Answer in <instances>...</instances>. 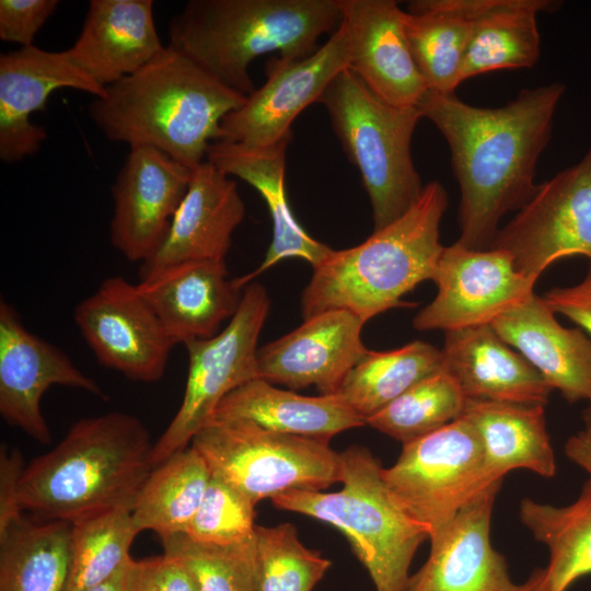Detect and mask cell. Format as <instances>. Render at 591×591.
<instances>
[{"instance_id":"cell-17","label":"cell","mask_w":591,"mask_h":591,"mask_svg":"<svg viewBox=\"0 0 591 591\" xmlns=\"http://www.w3.org/2000/svg\"><path fill=\"white\" fill-rule=\"evenodd\" d=\"M363 325L346 310L303 320L299 327L258 348V378L292 390L314 385L322 394H336L369 351L361 339Z\"/></svg>"},{"instance_id":"cell-3","label":"cell","mask_w":591,"mask_h":591,"mask_svg":"<svg viewBox=\"0 0 591 591\" xmlns=\"http://www.w3.org/2000/svg\"><path fill=\"white\" fill-rule=\"evenodd\" d=\"M153 445L134 415L111 412L81 418L56 447L24 467L21 510L73 524L109 510L132 509L154 468Z\"/></svg>"},{"instance_id":"cell-26","label":"cell","mask_w":591,"mask_h":591,"mask_svg":"<svg viewBox=\"0 0 591 591\" xmlns=\"http://www.w3.org/2000/svg\"><path fill=\"white\" fill-rule=\"evenodd\" d=\"M443 368L470 399L521 405L548 402L553 389L490 325L444 333Z\"/></svg>"},{"instance_id":"cell-23","label":"cell","mask_w":591,"mask_h":591,"mask_svg":"<svg viewBox=\"0 0 591 591\" xmlns=\"http://www.w3.org/2000/svg\"><path fill=\"white\" fill-rule=\"evenodd\" d=\"M138 289L177 344L219 333L239 309L243 289L229 278L225 262L200 260L171 266Z\"/></svg>"},{"instance_id":"cell-28","label":"cell","mask_w":591,"mask_h":591,"mask_svg":"<svg viewBox=\"0 0 591 591\" xmlns=\"http://www.w3.org/2000/svg\"><path fill=\"white\" fill-rule=\"evenodd\" d=\"M472 31L462 82L500 69L532 68L540 59L537 14L555 12L556 0H467Z\"/></svg>"},{"instance_id":"cell-1","label":"cell","mask_w":591,"mask_h":591,"mask_svg":"<svg viewBox=\"0 0 591 591\" xmlns=\"http://www.w3.org/2000/svg\"><path fill=\"white\" fill-rule=\"evenodd\" d=\"M565 90L560 82L522 89L500 107L474 106L455 93H425L417 107L447 140L460 187L456 242L491 248L502 218L534 195L537 161Z\"/></svg>"},{"instance_id":"cell-13","label":"cell","mask_w":591,"mask_h":591,"mask_svg":"<svg viewBox=\"0 0 591 591\" xmlns=\"http://www.w3.org/2000/svg\"><path fill=\"white\" fill-rule=\"evenodd\" d=\"M434 299L413 318L417 331H454L490 325L526 301L535 281L520 274L512 256L499 248L444 246L433 277Z\"/></svg>"},{"instance_id":"cell-27","label":"cell","mask_w":591,"mask_h":591,"mask_svg":"<svg viewBox=\"0 0 591 591\" xmlns=\"http://www.w3.org/2000/svg\"><path fill=\"white\" fill-rule=\"evenodd\" d=\"M212 419H243L274 432L323 440L367 425L338 394L304 396L277 389L260 378L224 396Z\"/></svg>"},{"instance_id":"cell-7","label":"cell","mask_w":591,"mask_h":591,"mask_svg":"<svg viewBox=\"0 0 591 591\" xmlns=\"http://www.w3.org/2000/svg\"><path fill=\"white\" fill-rule=\"evenodd\" d=\"M318 103L346 157L360 172L373 231L403 217L425 186L412 158L413 135L424 118L420 109L383 102L349 68L335 77Z\"/></svg>"},{"instance_id":"cell-20","label":"cell","mask_w":591,"mask_h":591,"mask_svg":"<svg viewBox=\"0 0 591 591\" xmlns=\"http://www.w3.org/2000/svg\"><path fill=\"white\" fill-rule=\"evenodd\" d=\"M349 37V69L383 102L417 106L427 85L413 59L405 11L393 0H338Z\"/></svg>"},{"instance_id":"cell-12","label":"cell","mask_w":591,"mask_h":591,"mask_svg":"<svg viewBox=\"0 0 591 591\" xmlns=\"http://www.w3.org/2000/svg\"><path fill=\"white\" fill-rule=\"evenodd\" d=\"M73 320L100 364L137 382L163 378L176 343L137 283L107 277L76 305Z\"/></svg>"},{"instance_id":"cell-11","label":"cell","mask_w":591,"mask_h":591,"mask_svg":"<svg viewBox=\"0 0 591 591\" xmlns=\"http://www.w3.org/2000/svg\"><path fill=\"white\" fill-rule=\"evenodd\" d=\"M491 248L508 252L517 270L535 282L565 257L591 262V146L578 163L537 184Z\"/></svg>"},{"instance_id":"cell-37","label":"cell","mask_w":591,"mask_h":591,"mask_svg":"<svg viewBox=\"0 0 591 591\" xmlns=\"http://www.w3.org/2000/svg\"><path fill=\"white\" fill-rule=\"evenodd\" d=\"M161 541L164 553L189 570L198 591H259L255 535L228 545L198 543L184 533Z\"/></svg>"},{"instance_id":"cell-9","label":"cell","mask_w":591,"mask_h":591,"mask_svg":"<svg viewBox=\"0 0 591 591\" xmlns=\"http://www.w3.org/2000/svg\"><path fill=\"white\" fill-rule=\"evenodd\" d=\"M270 300L266 288L247 283L235 314L215 336L184 344L188 371L184 396L175 416L154 442L153 466L190 445L230 392L257 379L258 337Z\"/></svg>"},{"instance_id":"cell-21","label":"cell","mask_w":591,"mask_h":591,"mask_svg":"<svg viewBox=\"0 0 591 591\" xmlns=\"http://www.w3.org/2000/svg\"><path fill=\"white\" fill-rule=\"evenodd\" d=\"M245 217L237 183L207 160L192 170L187 192L159 248L140 264L139 280L187 262H225Z\"/></svg>"},{"instance_id":"cell-22","label":"cell","mask_w":591,"mask_h":591,"mask_svg":"<svg viewBox=\"0 0 591 591\" xmlns=\"http://www.w3.org/2000/svg\"><path fill=\"white\" fill-rule=\"evenodd\" d=\"M164 48L152 0H91L80 35L66 53L79 70L106 89Z\"/></svg>"},{"instance_id":"cell-8","label":"cell","mask_w":591,"mask_h":591,"mask_svg":"<svg viewBox=\"0 0 591 591\" xmlns=\"http://www.w3.org/2000/svg\"><path fill=\"white\" fill-rule=\"evenodd\" d=\"M190 445L212 476L254 505L290 490H324L341 483L340 453L329 440L274 432L243 419H212Z\"/></svg>"},{"instance_id":"cell-40","label":"cell","mask_w":591,"mask_h":591,"mask_svg":"<svg viewBox=\"0 0 591 591\" xmlns=\"http://www.w3.org/2000/svg\"><path fill=\"white\" fill-rule=\"evenodd\" d=\"M127 591H198L186 566L176 557L161 556L127 565Z\"/></svg>"},{"instance_id":"cell-42","label":"cell","mask_w":591,"mask_h":591,"mask_svg":"<svg viewBox=\"0 0 591 591\" xmlns=\"http://www.w3.org/2000/svg\"><path fill=\"white\" fill-rule=\"evenodd\" d=\"M542 298L555 314L569 318L591 337V262L580 282L553 288Z\"/></svg>"},{"instance_id":"cell-41","label":"cell","mask_w":591,"mask_h":591,"mask_svg":"<svg viewBox=\"0 0 591 591\" xmlns=\"http://www.w3.org/2000/svg\"><path fill=\"white\" fill-rule=\"evenodd\" d=\"M58 4V0H0L1 40L32 46Z\"/></svg>"},{"instance_id":"cell-45","label":"cell","mask_w":591,"mask_h":591,"mask_svg":"<svg viewBox=\"0 0 591 591\" xmlns=\"http://www.w3.org/2000/svg\"><path fill=\"white\" fill-rule=\"evenodd\" d=\"M128 563L111 579L85 591H127Z\"/></svg>"},{"instance_id":"cell-29","label":"cell","mask_w":591,"mask_h":591,"mask_svg":"<svg viewBox=\"0 0 591 591\" xmlns=\"http://www.w3.org/2000/svg\"><path fill=\"white\" fill-rule=\"evenodd\" d=\"M544 407L466 399L462 416L478 433L486 472L491 480H502L515 468L529 470L546 478L555 475V453Z\"/></svg>"},{"instance_id":"cell-15","label":"cell","mask_w":591,"mask_h":591,"mask_svg":"<svg viewBox=\"0 0 591 591\" xmlns=\"http://www.w3.org/2000/svg\"><path fill=\"white\" fill-rule=\"evenodd\" d=\"M53 385L83 390L104 398L97 382L59 347L30 332L15 308L0 300V414L11 426L43 444L51 442L40 402Z\"/></svg>"},{"instance_id":"cell-5","label":"cell","mask_w":591,"mask_h":591,"mask_svg":"<svg viewBox=\"0 0 591 591\" xmlns=\"http://www.w3.org/2000/svg\"><path fill=\"white\" fill-rule=\"evenodd\" d=\"M341 21L338 0H190L170 21L169 46L248 96L253 60L271 51L282 60L309 57Z\"/></svg>"},{"instance_id":"cell-46","label":"cell","mask_w":591,"mask_h":591,"mask_svg":"<svg viewBox=\"0 0 591 591\" xmlns=\"http://www.w3.org/2000/svg\"><path fill=\"white\" fill-rule=\"evenodd\" d=\"M513 591H545L544 570L535 569L523 583L517 584Z\"/></svg>"},{"instance_id":"cell-16","label":"cell","mask_w":591,"mask_h":591,"mask_svg":"<svg viewBox=\"0 0 591 591\" xmlns=\"http://www.w3.org/2000/svg\"><path fill=\"white\" fill-rule=\"evenodd\" d=\"M192 177V170L147 146L131 147L112 186V245L142 264L164 240Z\"/></svg>"},{"instance_id":"cell-10","label":"cell","mask_w":591,"mask_h":591,"mask_svg":"<svg viewBox=\"0 0 591 591\" xmlns=\"http://www.w3.org/2000/svg\"><path fill=\"white\" fill-rule=\"evenodd\" d=\"M382 475L429 537L487 487L502 482L488 477L478 433L463 416L404 443L396 462Z\"/></svg>"},{"instance_id":"cell-39","label":"cell","mask_w":591,"mask_h":591,"mask_svg":"<svg viewBox=\"0 0 591 591\" xmlns=\"http://www.w3.org/2000/svg\"><path fill=\"white\" fill-rule=\"evenodd\" d=\"M246 496L211 475L195 515L184 534L192 541L228 545L255 535V508Z\"/></svg>"},{"instance_id":"cell-2","label":"cell","mask_w":591,"mask_h":591,"mask_svg":"<svg viewBox=\"0 0 591 591\" xmlns=\"http://www.w3.org/2000/svg\"><path fill=\"white\" fill-rule=\"evenodd\" d=\"M246 97L167 45L94 97L89 113L107 139L155 148L193 170L219 140L223 118Z\"/></svg>"},{"instance_id":"cell-36","label":"cell","mask_w":591,"mask_h":591,"mask_svg":"<svg viewBox=\"0 0 591 591\" xmlns=\"http://www.w3.org/2000/svg\"><path fill=\"white\" fill-rule=\"evenodd\" d=\"M466 399L456 381L442 370L412 386L366 422L404 444L462 417Z\"/></svg>"},{"instance_id":"cell-19","label":"cell","mask_w":591,"mask_h":591,"mask_svg":"<svg viewBox=\"0 0 591 591\" xmlns=\"http://www.w3.org/2000/svg\"><path fill=\"white\" fill-rule=\"evenodd\" d=\"M76 89L101 97L99 86L69 59L66 50L34 45L0 56V159L15 163L40 150L47 134L31 116L45 109L58 89Z\"/></svg>"},{"instance_id":"cell-31","label":"cell","mask_w":591,"mask_h":591,"mask_svg":"<svg viewBox=\"0 0 591 591\" xmlns=\"http://www.w3.org/2000/svg\"><path fill=\"white\" fill-rule=\"evenodd\" d=\"M520 519L548 549V564L543 568L545 591H567L591 573V477L567 506L522 499Z\"/></svg>"},{"instance_id":"cell-6","label":"cell","mask_w":591,"mask_h":591,"mask_svg":"<svg viewBox=\"0 0 591 591\" xmlns=\"http://www.w3.org/2000/svg\"><path fill=\"white\" fill-rule=\"evenodd\" d=\"M338 491L294 489L273 505L338 529L367 569L375 591H405L409 567L428 531L402 507L386 485L379 461L364 447L340 452Z\"/></svg>"},{"instance_id":"cell-30","label":"cell","mask_w":591,"mask_h":591,"mask_svg":"<svg viewBox=\"0 0 591 591\" xmlns=\"http://www.w3.org/2000/svg\"><path fill=\"white\" fill-rule=\"evenodd\" d=\"M467 0H414L405 11L413 59L430 91L455 93L472 31Z\"/></svg>"},{"instance_id":"cell-14","label":"cell","mask_w":591,"mask_h":591,"mask_svg":"<svg viewBox=\"0 0 591 591\" xmlns=\"http://www.w3.org/2000/svg\"><path fill=\"white\" fill-rule=\"evenodd\" d=\"M349 67V37L345 23L324 45L299 60L273 58L266 66V82L227 115L218 141L265 147L292 137L291 125Z\"/></svg>"},{"instance_id":"cell-4","label":"cell","mask_w":591,"mask_h":591,"mask_svg":"<svg viewBox=\"0 0 591 591\" xmlns=\"http://www.w3.org/2000/svg\"><path fill=\"white\" fill-rule=\"evenodd\" d=\"M448 202L442 184L431 181L403 217L354 247L332 250L302 292L303 320L346 310L366 323L390 309L415 305L403 297L433 277Z\"/></svg>"},{"instance_id":"cell-44","label":"cell","mask_w":591,"mask_h":591,"mask_svg":"<svg viewBox=\"0 0 591 591\" xmlns=\"http://www.w3.org/2000/svg\"><path fill=\"white\" fill-rule=\"evenodd\" d=\"M582 422V428L566 441L565 454L591 477V405L583 410Z\"/></svg>"},{"instance_id":"cell-35","label":"cell","mask_w":591,"mask_h":591,"mask_svg":"<svg viewBox=\"0 0 591 591\" xmlns=\"http://www.w3.org/2000/svg\"><path fill=\"white\" fill-rule=\"evenodd\" d=\"M137 530L131 509L118 508L71 524L63 591H85L115 576L130 559Z\"/></svg>"},{"instance_id":"cell-18","label":"cell","mask_w":591,"mask_h":591,"mask_svg":"<svg viewBox=\"0 0 591 591\" xmlns=\"http://www.w3.org/2000/svg\"><path fill=\"white\" fill-rule=\"evenodd\" d=\"M502 482L487 487L430 535V554L405 591H513L505 558L490 542V521Z\"/></svg>"},{"instance_id":"cell-24","label":"cell","mask_w":591,"mask_h":591,"mask_svg":"<svg viewBox=\"0 0 591 591\" xmlns=\"http://www.w3.org/2000/svg\"><path fill=\"white\" fill-rule=\"evenodd\" d=\"M291 139L288 137L265 147L216 141L208 148L206 160L225 175L239 177L253 186L265 200L273 221V240L263 263L253 273L234 278L240 289L283 259L297 257L313 268L333 250L309 235L290 209L285 174Z\"/></svg>"},{"instance_id":"cell-32","label":"cell","mask_w":591,"mask_h":591,"mask_svg":"<svg viewBox=\"0 0 591 591\" xmlns=\"http://www.w3.org/2000/svg\"><path fill=\"white\" fill-rule=\"evenodd\" d=\"M210 478L206 461L192 445L157 465L132 505L131 517L137 530L153 531L161 538L184 533Z\"/></svg>"},{"instance_id":"cell-25","label":"cell","mask_w":591,"mask_h":591,"mask_svg":"<svg viewBox=\"0 0 591 591\" xmlns=\"http://www.w3.org/2000/svg\"><path fill=\"white\" fill-rule=\"evenodd\" d=\"M490 326L568 403L591 405V337L563 326L542 297L534 292Z\"/></svg>"},{"instance_id":"cell-33","label":"cell","mask_w":591,"mask_h":591,"mask_svg":"<svg viewBox=\"0 0 591 591\" xmlns=\"http://www.w3.org/2000/svg\"><path fill=\"white\" fill-rule=\"evenodd\" d=\"M71 524L22 518L0 535V591H63Z\"/></svg>"},{"instance_id":"cell-38","label":"cell","mask_w":591,"mask_h":591,"mask_svg":"<svg viewBox=\"0 0 591 591\" xmlns=\"http://www.w3.org/2000/svg\"><path fill=\"white\" fill-rule=\"evenodd\" d=\"M259 591H312L332 563L304 546L292 523L256 525Z\"/></svg>"},{"instance_id":"cell-34","label":"cell","mask_w":591,"mask_h":591,"mask_svg":"<svg viewBox=\"0 0 591 591\" xmlns=\"http://www.w3.org/2000/svg\"><path fill=\"white\" fill-rule=\"evenodd\" d=\"M442 370L441 349L422 340L386 351L369 350L336 394L367 421L412 386Z\"/></svg>"},{"instance_id":"cell-43","label":"cell","mask_w":591,"mask_h":591,"mask_svg":"<svg viewBox=\"0 0 591 591\" xmlns=\"http://www.w3.org/2000/svg\"><path fill=\"white\" fill-rule=\"evenodd\" d=\"M18 449L1 445L0 451V535L23 518L19 502L20 480L24 471Z\"/></svg>"}]
</instances>
